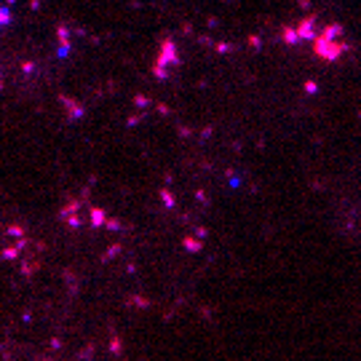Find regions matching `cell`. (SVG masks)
Returning <instances> with one entry per match:
<instances>
[{"mask_svg":"<svg viewBox=\"0 0 361 361\" xmlns=\"http://www.w3.org/2000/svg\"><path fill=\"white\" fill-rule=\"evenodd\" d=\"M91 219H94L97 225H99V222H105V211H102V209H94V211H91Z\"/></svg>","mask_w":361,"mask_h":361,"instance_id":"2","label":"cell"},{"mask_svg":"<svg viewBox=\"0 0 361 361\" xmlns=\"http://www.w3.org/2000/svg\"><path fill=\"white\" fill-rule=\"evenodd\" d=\"M6 25H11V11L0 6V27H6Z\"/></svg>","mask_w":361,"mask_h":361,"instance_id":"1","label":"cell"}]
</instances>
